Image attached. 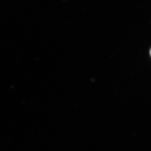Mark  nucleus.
<instances>
[{
  "label": "nucleus",
  "mask_w": 151,
  "mask_h": 151,
  "mask_svg": "<svg viewBox=\"0 0 151 151\" xmlns=\"http://www.w3.org/2000/svg\"><path fill=\"white\" fill-rule=\"evenodd\" d=\"M150 55H151V50H150Z\"/></svg>",
  "instance_id": "nucleus-1"
}]
</instances>
